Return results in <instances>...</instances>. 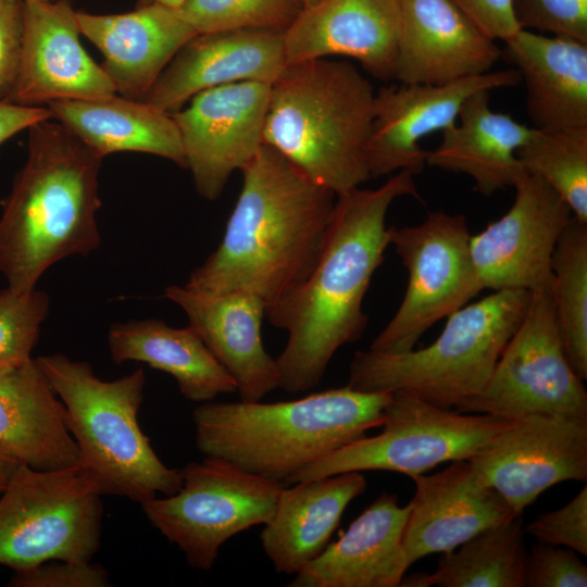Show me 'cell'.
<instances>
[{"mask_svg":"<svg viewBox=\"0 0 587 587\" xmlns=\"http://www.w3.org/2000/svg\"><path fill=\"white\" fill-rule=\"evenodd\" d=\"M404 196L421 199L409 171H399L378 188L336 196L312 270L265 309L271 324L288 334L275 359L285 391L316 387L335 352L362 336L367 324L363 299L390 245L386 215Z\"/></svg>","mask_w":587,"mask_h":587,"instance_id":"obj_1","label":"cell"},{"mask_svg":"<svg viewBox=\"0 0 587 587\" xmlns=\"http://www.w3.org/2000/svg\"><path fill=\"white\" fill-rule=\"evenodd\" d=\"M241 173L220 245L184 286L201 294H251L266 309L312 270L336 195L265 143Z\"/></svg>","mask_w":587,"mask_h":587,"instance_id":"obj_2","label":"cell"},{"mask_svg":"<svg viewBox=\"0 0 587 587\" xmlns=\"http://www.w3.org/2000/svg\"><path fill=\"white\" fill-rule=\"evenodd\" d=\"M50 120L28 128L27 159L0 217V273L22 292L35 289L54 263L101 245L96 214L102 159Z\"/></svg>","mask_w":587,"mask_h":587,"instance_id":"obj_3","label":"cell"},{"mask_svg":"<svg viewBox=\"0 0 587 587\" xmlns=\"http://www.w3.org/2000/svg\"><path fill=\"white\" fill-rule=\"evenodd\" d=\"M390 397L345 386L272 403L203 402L192 413L196 446L204 457L286 485L298 471L382 427Z\"/></svg>","mask_w":587,"mask_h":587,"instance_id":"obj_4","label":"cell"},{"mask_svg":"<svg viewBox=\"0 0 587 587\" xmlns=\"http://www.w3.org/2000/svg\"><path fill=\"white\" fill-rule=\"evenodd\" d=\"M375 91L349 62L290 63L271 84L264 143L336 196L371 179L366 146Z\"/></svg>","mask_w":587,"mask_h":587,"instance_id":"obj_5","label":"cell"},{"mask_svg":"<svg viewBox=\"0 0 587 587\" xmlns=\"http://www.w3.org/2000/svg\"><path fill=\"white\" fill-rule=\"evenodd\" d=\"M36 361L65 408L78 448L77 471L96 492L139 504L177 492L180 469L162 462L138 423L146 386L142 367L103 380L88 362L62 353Z\"/></svg>","mask_w":587,"mask_h":587,"instance_id":"obj_6","label":"cell"},{"mask_svg":"<svg viewBox=\"0 0 587 587\" xmlns=\"http://www.w3.org/2000/svg\"><path fill=\"white\" fill-rule=\"evenodd\" d=\"M529 299L527 290H497L448 315L445 328L426 348L357 351L346 386L363 392L402 391L454 409L485 387Z\"/></svg>","mask_w":587,"mask_h":587,"instance_id":"obj_7","label":"cell"},{"mask_svg":"<svg viewBox=\"0 0 587 587\" xmlns=\"http://www.w3.org/2000/svg\"><path fill=\"white\" fill-rule=\"evenodd\" d=\"M0 496V564L13 572L49 560L89 562L100 548L101 496L77 467L21 464Z\"/></svg>","mask_w":587,"mask_h":587,"instance_id":"obj_8","label":"cell"},{"mask_svg":"<svg viewBox=\"0 0 587 587\" xmlns=\"http://www.w3.org/2000/svg\"><path fill=\"white\" fill-rule=\"evenodd\" d=\"M383 432L364 436L298 471L286 485L345 472L391 471L411 478L445 462L469 460L513 420L460 413L392 391Z\"/></svg>","mask_w":587,"mask_h":587,"instance_id":"obj_9","label":"cell"},{"mask_svg":"<svg viewBox=\"0 0 587 587\" xmlns=\"http://www.w3.org/2000/svg\"><path fill=\"white\" fill-rule=\"evenodd\" d=\"M182 486L141 508L151 524L198 570L213 567L221 546L274 515L284 485L204 457L180 469Z\"/></svg>","mask_w":587,"mask_h":587,"instance_id":"obj_10","label":"cell"},{"mask_svg":"<svg viewBox=\"0 0 587 587\" xmlns=\"http://www.w3.org/2000/svg\"><path fill=\"white\" fill-rule=\"evenodd\" d=\"M583 382L565 354L550 287L530 292L523 320L487 384L454 410L507 420L529 416L587 420V391Z\"/></svg>","mask_w":587,"mask_h":587,"instance_id":"obj_11","label":"cell"},{"mask_svg":"<svg viewBox=\"0 0 587 587\" xmlns=\"http://www.w3.org/2000/svg\"><path fill=\"white\" fill-rule=\"evenodd\" d=\"M466 220L444 211L419 225L389 228V240L408 272L404 297L370 350L400 353L484 288L473 264Z\"/></svg>","mask_w":587,"mask_h":587,"instance_id":"obj_12","label":"cell"},{"mask_svg":"<svg viewBox=\"0 0 587 587\" xmlns=\"http://www.w3.org/2000/svg\"><path fill=\"white\" fill-rule=\"evenodd\" d=\"M271 84L238 82L205 89L171 113L179 130L186 167L207 200L223 192L264 145Z\"/></svg>","mask_w":587,"mask_h":587,"instance_id":"obj_13","label":"cell"},{"mask_svg":"<svg viewBox=\"0 0 587 587\" xmlns=\"http://www.w3.org/2000/svg\"><path fill=\"white\" fill-rule=\"evenodd\" d=\"M514 188L510 210L471 236L474 267L484 289L550 288L552 254L573 213L536 175L526 173Z\"/></svg>","mask_w":587,"mask_h":587,"instance_id":"obj_14","label":"cell"},{"mask_svg":"<svg viewBox=\"0 0 587 587\" xmlns=\"http://www.w3.org/2000/svg\"><path fill=\"white\" fill-rule=\"evenodd\" d=\"M522 515L540 494L565 480L587 479V420L529 416L513 420L469 459Z\"/></svg>","mask_w":587,"mask_h":587,"instance_id":"obj_15","label":"cell"},{"mask_svg":"<svg viewBox=\"0 0 587 587\" xmlns=\"http://www.w3.org/2000/svg\"><path fill=\"white\" fill-rule=\"evenodd\" d=\"M521 77L515 68L488 72L442 85L401 84L375 92L374 116L366 146L372 178L396 171L423 172L426 150L421 140L457 122L467 97L479 90L512 87Z\"/></svg>","mask_w":587,"mask_h":587,"instance_id":"obj_16","label":"cell"},{"mask_svg":"<svg viewBox=\"0 0 587 587\" xmlns=\"http://www.w3.org/2000/svg\"><path fill=\"white\" fill-rule=\"evenodd\" d=\"M76 11L64 0L23 3L18 74L8 101L47 107L110 97L115 88L84 49Z\"/></svg>","mask_w":587,"mask_h":587,"instance_id":"obj_17","label":"cell"},{"mask_svg":"<svg viewBox=\"0 0 587 587\" xmlns=\"http://www.w3.org/2000/svg\"><path fill=\"white\" fill-rule=\"evenodd\" d=\"M287 65L282 30L198 34L176 53L142 100L173 113L205 89L247 80L273 84Z\"/></svg>","mask_w":587,"mask_h":587,"instance_id":"obj_18","label":"cell"},{"mask_svg":"<svg viewBox=\"0 0 587 587\" xmlns=\"http://www.w3.org/2000/svg\"><path fill=\"white\" fill-rule=\"evenodd\" d=\"M403 549L410 565L432 553L453 551L477 534L515 516L469 460L432 475H415Z\"/></svg>","mask_w":587,"mask_h":587,"instance_id":"obj_19","label":"cell"},{"mask_svg":"<svg viewBox=\"0 0 587 587\" xmlns=\"http://www.w3.org/2000/svg\"><path fill=\"white\" fill-rule=\"evenodd\" d=\"M401 0H316L284 32L288 64L335 55L394 79Z\"/></svg>","mask_w":587,"mask_h":587,"instance_id":"obj_20","label":"cell"},{"mask_svg":"<svg viewBox=\"0 0 587 587\" xmlns=\"http://www.w3.org/2000/svg\"><path fill=\"white\" fill-rule=\"evenodd\" d=\"M501 57L451 0H401L394 79L442 85L490 72Z\"/></svg>","mask_w":587,"mask_h":587,"instance_id":"obj_21","label":"cell"},{"mask_svg":"<svg viewBox=\"0 0 587 587\" xmlns=\"http://www.w3.org/2000/svg\"><path fill=\"white\" fill-rule=\"evenodd\" d=\"M80 35L103 55L117 95L142 100L176 53L197 34L178 8L141 4L134 11H76Z\"/></svg>","mask_w":587,"mask_h":587,"instance_id":"obj_22","label":"cell"},{"mask_svg":"<svg viewBox=\"0 0 587 587\" xmlns=\"http://www.w3.org/2000/svg\"><path fill=\"white\" fill-rule=\"evenodd\" d=\"M164 296L186 313L218 363L234 379L241 401H261L280 388L276 360L264 349L265 304L246 292L201 294L171 285Z\"/></svg>","mask_w":587,"mask_h":587,"instance_id":"obj_23","label":"cell"},{"mask_svg":"<svg viewBox=\"0 0 587 587\" xmlns=\"http://www.w3.org/2000/svg\"><path fill=\"white\" fill-rule=\"evenodd\" d=\"M409 511L397 495L383 492L288 586L399 587L410 567L403 549Z\"/></svg>","mask_w":587,"mask_h":587,"instance_id":"obj_24","label":"cell"},{"mask_svg":"<svg viewBox=\"0 0 587 587\" xmlns=\"http://www.w3.org/2000/svg\"><path fill=\"white\" fill-rule=\"evenodd\" d=\"M503 42L501 54L525 83L532 127L587 129V43L528 29Z\"/></svg>","mask_w":587,"mask_h":587,"instance_id":"obj_25","label":"cell"},{"mask_svg":"<svg viewBox=\"0 0 587 587\" xmlns=\"http://www.w3.org/2000/svg\"><path fill=\"white\" fill-rule=\"evenodd\" d=\"M0 446L39 471L78 464L65 408L36 359L0 367Z\"/></svg>","mask_w":587,"mask_h":587,"instance_id":"obj_26","label":"cell"},{"mask_svg":"<svg viewBox=\"0 0 587 587\" xmlns=\"http://www.w3.org/2000/svg\"><path fill=\"white\" fill-rule=\"evenodd\" d=\"M489 90L472 93L457 122L441 132L440 143L426 151V164L469 175L484 196L514 187L526 174L516 152L535 128L490 108Z\"/></svg>","mask_w":587,"mask_h":587,"instance_id":"obj_27","label":"cell"},{"mask_svg":"<svg viewBox=\"0 0 587 587\" xmlns=\"http://www.w3.org/2000/svg\"><path fill=\"white\" fill-rule=\"evenodd\" d=\"M360 472L316 477L283 487L273 517L261 532L274 570L295 575L328 545L349 503L366 490Z\"/></svg>","mask_w":587,"mask_h":587,"instance_id":"obj_28","label":"cell"},{"mask_svg":"<svg viewBox=\"0 0 587 587\" xmlns=\"http://www.w3.org/2000/svg\"><path fill=\"white\" fill-rule=\"evenodd\" d=\"M47 107L52 118L101 159L115 152H141L186 167L179 130L172 114L143 100L115 93L97 99L54 101Z\"/></svg>","mask_w":587,"mask_h":587,"instance_id":"obj_29","label":"cell"},{"mask_svg":"<svg viewBox=\"0 0 587 587\" xmlns=\"http://www.w3.org/2000/svg\"><path fill=\"white\" fill-rule=\"evenodd\" d=\"M108 347L115 364L137 361L167 373L191 402L237 392L232 376L190 325L177 328L157 319L114 323Z\"/></svg>","mask_w":587,"mask_h":587,"instance_id":"obj_30","label":"cell"},{"mask_svg":"<svg viewBox=\"0 0 587 587\" xmlns=\"http://www.w3.org/2000/svg\"><path fill=\"white\" fill-rule=\"evenodd\" d=\"M524 535L522 515H515L444 553L435 572L403 577L400 586L525 587Z\"/></svg>","mask_w":587,"mask_h":587,"instance_id":"obj_31","label":"cell"},{"mask_svg":"<svg viewBox=\"0 0 587 587\" xmlns=\"http://www.w3.org/2000/svg\"><path fill=\"white\" fill-rule=\"evenodd\" d=\"M551 297L565 354L587 379V223L574 215L555 245Z\"/></svg>","mask_w":587,"mask_h":587,"instance_id":"obj_32","label":"cell"},{"mask_svg":"<svg viewBox=\"0 0 587 587\" xmlns=\"http://www.w3.org/2000/svg\"><path fill=\"white\" fill-rule=\"evenodd\" d=\"M516 155L526 173L547 183L587 223V129L535 128Z\"/></svg>","mask_w":587,"mask_h":587,"instance_id":"obj_33","label":"cell"},{"mask_svg":"<svg viewBox=\"0 0 587 587\" xmlns=\"http://www.w3.org/2000/svg\"><path fill=\"white\" fill-rule=\"evenodd\" d=\"M303 7V0H185L178 10L197 34H205L246 28L285 32Z\"/></svg>","mask_w":587,"mask_h":587,"instance_id":"obj_34","label":"cell"},{"mask_svg":"<svg viewBox=\"0 0 587 587\" xmlns=\"http://www.w3.org/2000/svg\"><path fill=\"white\" fill-rule=\"evenodd\" d=\"M49 310L50 298L42 290H0V367L32 358Z\"/></svg>","mask_w":587,"mask_h":587,"instance_id":"obj_35","label":"cell"},{"mask_svg":"<svg viewBox=\"0 0 587 587\" xmlns=\"http://www.w3.org/2000/svg\"><path fill=\"white\" fill-rule=\"evenodd\" d=\"M521 29L587 43V0H513Z\"/></svg>","mask_w":587,"mask_h":587,"instance_id":"obj_36","label":"cell"},{"mask_svg":"<svg viewBox=\"0 0 587 587\" xmlns=\"http://www.w3.org/2000/svg\"><path fill=\"white\" fill-rule=\"evenodd\" d=\"M525 586L586 587L587 566L572 549L538 541L526 557Z\"/></svg>","mask_w":587,"mask_h":587,"instance_id":"obj_37","label":"cell"},{"mask_svg":"<svg viewBox=\"0 0 587 587\" xmlns=\"http://www.w3.org/2000/svg\"><path fill=\"white\" fill-rule=\"evenodd\" d=\"M525 534L587 555V488L564 507L538 514L524 527Z\"/></svg>","mask_w":587,"mask_h":587,"instance_id":"obj_38","label":"cell"},{"mask_svg":"<svg viewBox=\"0 0 587 587\" xmlns=\"http://www.w3.org/2000/svg\"><path fill=\"white\" fill-rule=\"evenodd\" d=\"M10 587H109L108 571L97 563L49 560L34 567L14 571Z\"/></svg>","mask_w":587,"mask_h":587,"instance_id":"obj_39","label":"cell"},{"mask_svg":"<svg viewBox=\"0 0 587 587\" xmlns=\"http://www.w3.org/2000/svg\"><path fill=\"white\" fill-rule=\"evenodd\" d=\"M23 37V2L0 0V101L9 100L18 74Z\"/></svg>","mask_w":587,"mask_h":587,"instance_id":"obj_40","label":"cell"},{"mask_svg":"<svg viewBox=\"0 0 587 587\" xmlns=\"http://www.w3.org/2000/svg\"><path fill=\"white\" fill-rule=\"evenodd\" d=\"M485 35L507 40L521 28L513 0H451Z\"/></svg>","mask_w":587,"mask_h":587,"instance_id":"obj_41","label":"cell"},{"mask_svg":"<svg viewBox=\"0 0 587 587\" xmlns=\"http://www.w3.org/2000/svg\"><path fill=\"white\" fill-rule=\"evenodd\" d=\"M52 118L48 107H28L0 101V145L36 123Z\"/></svg>","mask_w":587,"mask_h":587,"instance_id":"obj_42","label":"cell"},{"mask_svg":"<svg viewBox=\"0 0 587 587\" xmlns=\"http://www.w3.org/2000/svg\"><path fill=\"white\" fill-rule=\"evenodd\" d=\"M20 465L18 460L0 446V495L7 488Z\"/></svg>","mask_w":587,"mask_h":587,"instance_id":"obj_43","label":"cell"},{"mask_svg":"<svg viewBox=\"0 0 587 587\" xmlns=\"http://www.w3.org/2000/svg\"><path fill=\"white\" fill-rule=\"evenodd\" d=\"M185 0H139V4L159 3L172 8H179Z\"/></svg>","mask_w":587,"mask_h":587,"instance_id":"obj_44","label":"cell"},{"mask_svg":"<svg viewBox=\"0 0 587 587\" xmlns=\"http://www.w3.org/2000/svg\"><path fill=\"white\" fill-rule=\"evenodd\" d=\"M316 0H303L304 7L314 3Z\"/></svg>","mask_w":587,"mask_h":587,"instance_id":"obj_45","label":"cell"},{"mask_svg":"<svg viewBox=\"0 0 587 587\" xmlns=\"http://www.w3.org/2000/svg\"><path fill=\"white\" fill-rule=\"evenodd\" d=\"M21 2H30V1H51V0H18Z\"/></svg>","mask_w":587,"mask_h":587,"instance_id":"obj_46","label":"cell"}]
</instances>
